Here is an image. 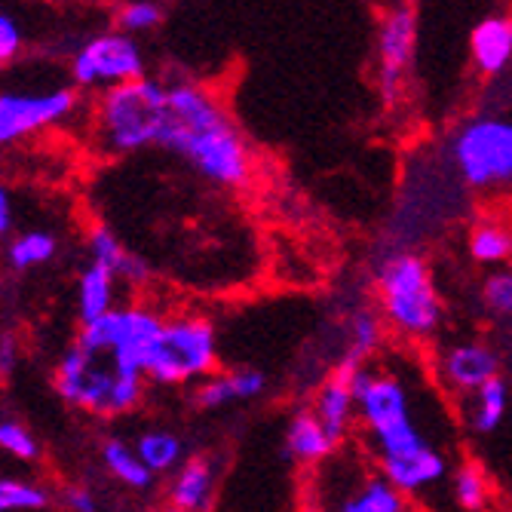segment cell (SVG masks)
<instances>
[{
	"instance_id": "6da1fadb",
	"label": "cell",
	"mask_w": 512,
	"mask_h": 512,
	"mask_svg": "<svg viewBox=\"0 0 512 512\" xmlns=\"http://www.w3.org/2000/svg\"><path fill=\"white\" fill-rule=\"evenodd\" d=\"M169 108L172 123L160 148L184 157L221 188H243L252 175V154L209 92L194 83H175L169 86Z\"/></svg>"
},
{
	"instance_id": "7a4b0ae2",
	"label": "cell",
	"mask_w": 512,
	"mask_h": 512,
	"mask_svg": "<svg viewBox=\"0 0 512 512\" xmlns=\"http://www.w3.org/2000/svg\"><path fill=\"white\" fill-rule=\"evenodd\" d=\"M169 123V86L148 77L105 86L96 102V138L108 154L163 145Z\"/></svg>"
},
{
	"instance_id": "3957f363",
	"label": "cell",
	"mask_w": 512,
	"mask_h": 512,
	"mask_svg": "<svg viewBox=\"0 0 512 512\" xmlns=\"http://www.w3.org/2000/svg\"><path fill=\"white\" fill-rule=\"evenodd\" d=\"M56 393L80 411L117 417L142 402L145 375H129L105 353H92L74 344L56 365Z\"/></svg>"
},
{
	"instance_id": "277c9868",
	"label": "cell",
	"mask_w": 512,
	"mask_h": 512,
	"mask_svg": "<svg viewBox=\"0 0 512 512\" xmlns=\"http://www.w3.org/2000/svg\"><path fill=\"white\" fill-rule=\"evenodd\" d=\"M378 298L387 322L408 338H427L442 322V298L421 255L396 252L378 264Z\"/></svg>"
},
{
	"instance_id": "5b68a950",
	"label": "cell",
	"mask_w": 512,
	"mask_h": 512,
	"mask_svg": "<svg viewBox=\"0 0 512 512\" xmlns=\"http://www.w3.org/2000/svg\"><path fill=\"white\" fill-rule=\"evenodd\" d=\"M163 325L166 319L148 307H114L99 319L83 322L74 344L105 353L120 371L148 378V362L163 335Z\"/></svg>"
},
{
	"instance_id": "8992f818",
	"label": "cell",
	"mask_w": 512,
	"mask_h": 512,
	"mask_svg": "<svg viewBox=\"0 0 512 512\" xmlns=\"http://www.w3.org/2000/svg\"><path fill=\"white\" fill-rule=\"evenodd\" d=\"M451 160L463 184L476 191L512 184V120L476 117L451 138Z\"/></svg>"
},
{
	"instance_id": "52a82bcc",
	"label": "cell",
	"mask_w": 512,
	"mask_h": 512,
	"mask_svg": "<svg viewBox=\"0 0 512 512\" xmlns=\"http://www.w3.org/2000/svg\"><path fill=\"white\" fill-rule=\"evenodd\" d=\"M215 368H218V341L212 322L203 316L166 319L163 335L148 362V381L188 384L212 375Z\"/></svg>"
},
{
	"instance_id": "ba28073f",
	"label": "cell",
	"mask_w": 512,
	"mask_h": 512,
	"mask_svg": "<svg viewBox=\"0 0 512 512\" xmlns=\"http://www.w3.org/2000/svg\"><path fill=\"white\" fill-rule=\"evenodd\" d=\"M138 77H145V59L129 31L92 37L71 59L74 86H114Z\"/></svg>"
},
{
	"instance_id": "9c48e42d",
	"label": "cell",
	"mask_w": 512,
	"mask_h": 512,
	"mask_svg": "<svg viewBox=\"0 0 512 512\" xmlns=\"http://www.w3.org/2000/svg\"><path fill=\"white\" fill-rule=\"evenodd\" d=\"M417 50V16L408 4H396L384 13L378 31V89L384 108H396L405 96V77Z\"/></svg>"
},
{
	"instance_id": "30bf717a",
	"label": "cell",
	"mask_w": 512,
	"mask_h": 512,
	"mask_svg": "<svg viewBox=\"0 0 512 512\" xmlns=\"http://www.w3.org/2000/svg\"><path fill=\"white\" fill-rule=\"evenodd\" d=\"M77 108V92L71 86L50 92H4L0 96V142L16 145L28 135L56 126Z\"/></svg>"
},
{
	"instance_id": "8fae6325",
	"label": "cell",
	"mask_w": 512,
	"mask_h": 512,
	"mask_svg": "<svg viewBox=\"0 0 512 512\" xmlns=\"http://www.w3.org/2000/svg\"><path fill=\"white\" fill-rule=\"evenodd\" d=\"M497 353L485 344H457L442 356V378L457 393H476L482 384L497 378Z\"/></svg>"
},
{
	"instance_id": "7c38bea8",
	"label": "cell",
	"mask_w": 512,
	"mask_h": 512,
	"mask_svg": "<svg viewBox=\"0 0 512 512\" xmlns=\"http://www.w3.org/2000/svg\"><path fill=\"white\" fill-rule=\"evenodd\" d=\"M267 387V378L255 368H237L227 371V375H206L200 378V387L194 390V402L206 411L234 405V402H249L255 396H261Z\"/></svg>"
},
{
	"instance_id": "4fadbf2b",
	"label": "cell",
	"mask_w": 512,
	"mask_h": 512,
	"mask_svg": "<svg viewBox=\"0 0 512 512\" xmlns=\"http://www.w3.org/2000/svg\"><path fill=\"white\" fill-rule=\"evenodd\" d=\"M341 442L332 436V430L322 424V417L307 408V411H298L292 421H289V430H286V451L292 460L298 463H307V467H313V463H322L325 457H332L335 448Z\"/></svg>"
},
{
	"instance_id": "5bb4252c",
	"label": "cell",
	"mask_w": 512,
	"mask_h": 512,
	"mask_svg": "<svg viewBox=\"0 0 512 512\" xmlns=\"http://www.w3.org/2000/svg\"><path fill=\"white\" fill-rule=\"evenodd\" d=\"M473 62L482 74L494 77L512 62V16H488L473 28L470 37Z\"/></svg>"
},
{
	"instance_id": "9a60e30c",
	"label": "cell",
	"mask_w": 512,
	"mask_h": 512,
	"mask_svg": "<svg viewBox=\"0 0 512 512\" xmlns=\"http://www.w3.org/2000/svg\"><path fill=\"white\" fill-rule=\"evenodd\" d=\"M212 491H215V470L206 457H194L175 473L169 485V506L197 512L212 506Z\"/></svg>"
},
{
	"instance_id": "2e32d148",
	"label": "cell",
	"mask_w": 512,
	"mask_h": 512,
	"mask_svg": "<svg viewBox=\"0 0 512 512\" xmlns=\"http://www.w3.org/2000/svg\"><path fill=\"white\" fill-rule=\"evenodd\" d=\"M120 276L114 267L102 264L92 258L89 267L80 273V283H77V307H80V322L89 319H99L108 310H114V292H117Z\"/></svg>"
},
{
	"instance_id": "e0dca14e",
	"label": "cell",
	"mask_w": 512,
	"mask_h": 512,
	"mask_svg": "<svg viewBox=\"0 0 512 512\" xmlns=\"http://www.w3.org/2000/svg\"><path fill=\"white\" fill-rule=\"evenodd\" d=\"M411 506L408 494L399 491L384 473L362 479L341 503V512H405Z\"/></svg>"
},
{
	"instance_id": "ac0fdd59",
	"label": "cell",
	"mask_w": 512,
	"mask_h": 512,
	"mask_svg": "<svg viewBox=\"0 0 512 512\" xmlns=\"http://www.w3.org/2000/svg\"><path fill=\"white\" fill-rule=\"evenodd\" d=\"M89 255L102 264H108V267H114L123 283L142 286L148 279V264L142 258H135L132 252H126L123 243L111 234L108 227H96L89 234Z\"/></svg>"
},
{
	"instance_id": "d6986e66",
	"label": "cell",
	"mask_w": 512,
	"mask_h": 512,
	"mask_svg": "<svg viewBox=\"0 0 512 512\" xmlns=\"http://www.w3.org/2000/svg\"><path fill=\"white\" fill-rule=\"evenodd\" d=\"M102 460H105V470L117 482H123L126 488H132V491H148L154 485V476L157 473L142 460V454H138L135 448H129L126 442H120V439H108L105 442Z\"/></svg>"
},
{
	"instance_id": "ffe728a7",
	"label": "cell",
	"mask_w": 512,
	"mask_h": 512,
	"mask_svg": "<svg viewBox=\"0 0 512 512\" xmlns=\"http://www.w3.org/2000/svg\"><path fill=\"white\" fill-rule=\"evenodd\" d=\"M470 255L479 264H503L512 258V230L500 221H479L470 234Z\"/></svg>"
},
{
	"instance_id": "44dd1931",
	"label": "cell",
	"mask_w": 512,
	"mask_h": 512,
	"mask_svg": "<svg viewBox=\"0 0 512 512\" xmlns=\"http://www.w3.org/2000/svg\"><path fill=\"white\" fill-rule=\"evenodd\" d=\"M506 414V384L503 378H491L473 393V408H470V424L476 433H494Z\"/></svg>"
},
{
	"instance_id": "7402d4cb",
	"label": "cell",
	"mask_w": 512,
	"mask_h": 512,
	"mask_svg": "<svg viewBox=\"0 0 512 512\" xmlns=\"http://www.w3.org/2000/svg\"><path fill=\"white\" fill-rule=\"evenodd\" d=\"M451 491H454V503L460 509H470V512H479L491 503V482L485 476V470L479 463H460L454 470V482H451Z\"/></svg>"
},
{
	"instance_id": "603a6c76",
	"label": "cell",
	"mask_w": 512,
	"mask_h": 512,
	"mask_svg": "<svg viewBox=\"0 0 512 512\" xmlns=\"http://www.w3.org/2000/svg\"><path fill=\"white\" fill-rule=\"evenodd\" d=\"M56 249H59V243H56L53 234H46V230H28V234H19L10 243L7 261H10L13 270L25 273L31 267H40V264L50 261L56 255Z\"/></svg>"
},
{
	"instance_id": "cb8c5ba5",
	"label": "cell",
	"mask_w": 512,
	"mask_h": 512,
	"mask_svg": "<svg viewBox=\"0 0 512 512\" xmlns=\"http://www.w3.org/2000/svg\"><path fill=\"white\" fill-rule=\"evenodd\" d=\"M135 451L142 454V460L148 467L163 476V473H172L178 463H181V442L178 436L166 433V430H151V433H142L135 442Z\"/></svg>"
},
{
	"instance_id": "d4e9b609",
	"label": "cell",
	"mask_w": 512,
	"mask_h": 512,
	"mask_svg": "<svg viewBox=\"0 0 512 512\" xmlns=\"http://www.w3.org/2000/svg\"><path fill=\"white\" fill-rule=\"evenodd\" d=\"M50 491L28 479H4L0 482V509L4 512H34L50 506Z\"/></svg>"
},
{
	"instance_id": "484cf974",
	"label": "cell",
	"mask_w": 512,
	"mask_h": 512,
	"mask_svg": "<svg viewBox=\"0 0 512 512\" xmlns=\"http://www.w3.org/2000/svg\"><path fill=\"white\" fill-rule=\"evenodd\" d=\"M381 338H384V329H381V319H378V313H371V310H356L353 316H350V350L347 353H353V356H359L362 362L378 350V344H381Z\"/></svg>"
},
{
	"instance_id": "4316f807",
	"label": "cell",
	"mask_w": 512,
	"mask_h": 512,
	"mask_svg": "<svg viewBox=\"0 0 512 512\" xmlns=\"http://www.w3.org/2000/svg\"><path fill=\"white\" fill-rule=\"evenodd\" d=\"M160 22H163V10L154 4V0H129V4L120 7V13H117V25L129 34L154 31Z\"/></svg>"
},
{
	"instance_id": "83f0119b",
	"label": "cell",
	"mask_w": 512,
	"mask_h": 512,
	"mask_svg": "<svg viewBox=\"0 0 512 512\" xmlns=\"http://www.w3.org/2000/svg\"><path fill=\"white\" fill-rule=\"evenodd\" d=\"M485 307L494 316H512V267L509 270H494L485 286H482Z\"/></svg>"
},
{
	"instance_id": "f1b7e54d",
	"label": "cell",
	"mask_w": 512,
	"mask_h": 512,
	"mask_svg": "<svg viewBox=\"0 0 512 512\" xmlns=\"http://www.w3.org/2000/svg\"><path fill=\"white\" fill-rule=\"evenodd\" d=\"M0 448H4L10 457L25 460V463H31V460L40 457L37 439L22 424H16V421H4V424H0Z\"/></svg>"
},
{
	"instance_id": "f546056e",
	"label": "cell",
	"mask_w": 512,
	"mask_h": 512,
	"mask_svg": "<svg viewBox=\"0 0 512 512\" xmlns=\"http://www.w3.org/2000/svg\"><path fill=\"white\" fill-rule=\"evenodd\" d=\"M22 50V31L13 16H0V62L10 65Z\"/></svg>"
},
{
	"instance_id": "4dcf8cb0",
	"label": "cell",
	"mask_w": 512,
	"mask_h": 512,
	"mask_svg": "<svg viewBox=\"0 0 512 512\" xmlns=\"http://www.w3.org/2000/svg\"><path fill=\"white\" fill-rule=\"evenodd\" d=\"M62 503L68 506V509H74V512H92L99 503H96V497H92V491H86V488H80V485H68L65 491H62Z\"/></svg>"
},
{
	"instance_id": "1f68e13d",
	"label": "cell",
	"mask_w": 512,
	"mask_h": 512,
	"mask_svg": "<svg viewBox=\"0 0 512 512\" xmlns=\"http://www.w3.org/2000/svg\"><path fill=\"white\" fill-rule=\"evenodd\" d=\"M13 230V200L7 191H0V234H10Z\"/></svg>"
},
{
	"instance_id": "d6a6232c",
	"label": "cell",
	"mask_w": 512,
	"mask_h": 512,
	"mask_svg": "<svg viewBox=\"0 0 512 512\" xmlns=\"http://www.w3.org/2000/svg\"><path fill=\"white\" fill-rule=\"evenodd\" d=\"M0 368H4V375L13 371V341L10 338H4V344H0Z\"/></svg>"
},
{
	"instance_id": "836d02e7",
	"label": "cell",
	"mask_w": 512,
	"mask_h": 512,
	"mask_svg": "<svg viewBox=\"0 0 512 512\" xmlns=\"http://www.w3.org/2000/svg\"><path fill=\"white\" fill-rule=\"evenodd\" d=\"M509 230H512V221H509Z\"/></svg>"
}]
</instances>
